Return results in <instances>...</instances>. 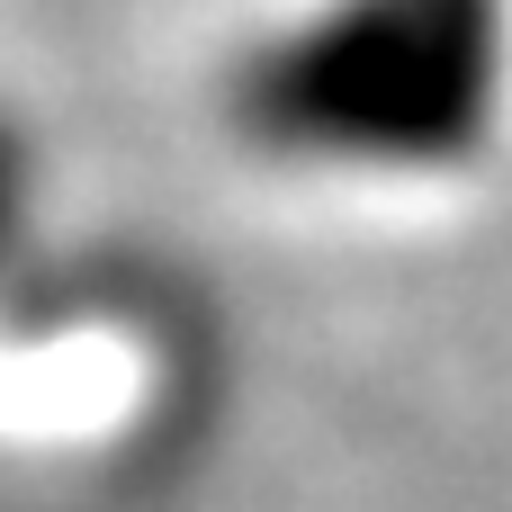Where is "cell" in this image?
Returning <instances> with one entry per match:
<instances>
[{"mask_svg": "<svg viewBox=\"0 0 512 512\" xmlns=\"http://www.w3.org/2000/svg\"><path fill=\"white\" fill-rule=\"evenodd\" d=\"M234 135L333 189H441L512 135V0H288L234 54Z\"/></svg>", "mask_w": 512, "mask_h": 512, "instance_id": "6da1fadb", "label": "cell"}, {"mask_svg": "<svg viewBox=\"0 0 512 512\" xmlns=\"http://www.w3.org/2000/svg\"><path fill=\"white\" fill-rule=\"evenodd\" d=\"M36 207H45V162H36L27 126L0 108V270L27 252V234H36Z\"/></svg>", "mask_w": 512, "mask_h": 512, "instance_id": "7a4b0ae2", "label": "cell"}]
</instances>
